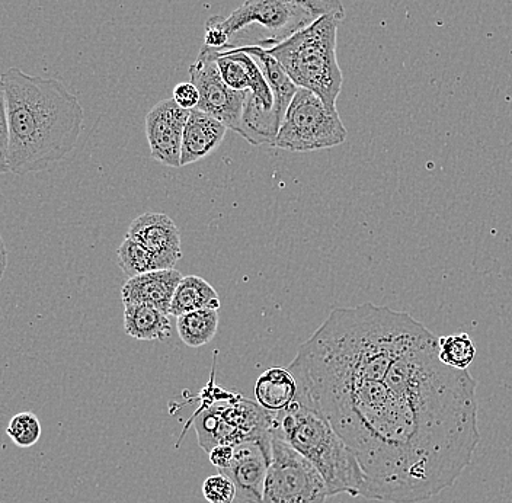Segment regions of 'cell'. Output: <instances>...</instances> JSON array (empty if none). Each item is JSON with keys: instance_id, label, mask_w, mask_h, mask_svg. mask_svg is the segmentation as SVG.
I'll use <instances>...</instances> for the list:
<instances>
[{"instance_id": "14", "label": "cell", "mask_w": 512, "mask_h": 503, "mask_svg": "<svg viewBox=\"0 0 512 503\" xmlns=\"http://www.w3.org/2000/svg\"><path fill=\"white\" fill-rule=\"evenodd\" d=\"M229 128L200 110H192L182 136V166L192 165L213 155L222 146Z\"/></svg>"}, {"instance_id": "21", "label": "cell", "mask_w": 512, "mask_h": 503, "mask_svg": "<svg viewBox=\"0 0 512 503\" xmlns=\"http://www.w3.org/2000/svg\"><path fill=\"white\" fill-rule=\"evenodd\" d=\"M117 256L118 265H120L121 271L127 278L137 277V275L160 269L152 253L147 251L140 243L134 242L128 237L118 248Z\"/></svg>"}, {"instance_id": "6", "label": "cell", "mask_w": 512, "mask_h": 503, "mask_svg": "<svg viewBox=\"0 0 512 503\" xmlns=\"http://www.w3.org/2000/svg\"><path fill=\"white\" fill-rule=\"evenodd\" d=\"M192 421L201 448L210 453L217 445H238L270 438L274 413L245 399L242 394H232L229 399L198 409L188 426Z\"/></svg>"}, {"instance_id": "22", "label": "cell", "mask_w": 512, "mask_h": 503, "mask_svg": "<svg viewBox=\"0 0 512 503\" xmlns=\"http://www.w3.org/2000/svg\"><path fill=\"white\" fill-rule=\"evenodd\" d=\"M6 434L18 447L30 448L40 441L41 424L32 412L18 413L9 422Z\"/></svg>"}, {"instance_id": "5", "label": "cell", "mask_w": 512, "mask_h": 503, "mask_svg": "<svg viewBox=\"0 0 512 503\" xmlns=\"http://www.w3.org/2000/svg\"><path fill=\"white\" fill-rule=\"evenodd\" d=\"M329 14H345L341 0H245L217 21L229 40L227 50L251 27H258L261 35L249 47L270 50Z\"/></svg>"}, {"instance_id": "15", "label": "cell", "mask_w": 512, "mask_h": 503, "mask_svg": "<svg viewBox=\"0 0 512 503\" xmlns=\"http://www.w3.org/2000/svg\"><path fill=\"white\" fill-rule=\"evenodd\" d=\"M299 387L288 368L271 367L259 376L255 384L256 403L270 413L286 410L296 402Z\"/></svg>"}, {"instance_id": "19", "label": "cell", "mask_w": 512, "mask_h": 503, "mask_svg": "<svg viewBox=\"0 0 512 503\" xmlns=\"http://www.w3.org/2000/svg\"><path fill=\"white\" fill-rule=\"evenodd\" d=\"M219 322V310H195L176 317V331L185 345L201 348L213 341Z\"/></svg>"}, {"instance_id": "18", "label": "cell", "mask_w": 512, "mask_h": 503, "mask_svg": "<svg viewBox=\"0 0 512 503\" xmlns=\"http://www.w3.org/2000/svg\"><path fill=\"white\" fill-rule=\"evenodd\" d=\"M240 50L246 51L252 59L258 63L259 69L264 73L265 79L270 83L272 92H274L275 107H277L278 115H280L281 123H283L284 115H286L288 105L297 92V86L293 80L288 78L286 70L277 62L274 56L268 53V50L261 47H238Z\"/></svg>"}, {"instance_id": "26", "label": "cell", "mask_w": 512, "mask_h": 503, "mask_svg": "<svg viewBox=\"0 0 512 503\" xmlns=\"http://www.w3.org/2000/svg\"><path fill=\"white\" fill-rule=\"evenodd\" d=\"M208 457H210L211 464L217 467L219 472H222L232 463L233 445H217L208 453Z\"/></svg>"}, {"instance_id": "24", "label": "cell", "mask_w": 512, "mask_h": 503, "mask_svg": "<svg viewBox=\"0 0 512 503\" xmlns=\"http://www.w3.org/2000/svg\"><path fill=\"white\" fill-rule=\"evenodd\" d=\"M11 172L9 168V128L6 115L5 91L0 79V175Z\"/></svg>"}, {"instance_id": "20", "label": "cell", "mask_w": 512, "mask_h": 503, "mask_svg": "<svg viewBox=\"0 0 512 503\" xmlns=\"http://www.w3.org/2000/svg\"><path fill=\"white\" fill-rule=\"evenodd\" d=\"M475 357L476 346L467 333L438 338V358L448 367L467 370Z\"/></svg>"}, {"instance_id": "12", "label": "cell", "mask_w": 512, "mask_h": 503, "mask_svg": "<svg viewBox=\"0 0 512 503\" xmlns=\"http://www.w3.org/2000/svg\"><path fill=\"white\" fill-rule=\"evenodd\" d=\"M127 237L152 253L160 269L175 268L182 259L181 233L168 214L144 213L136 217L128 227Z\"/></svg>"}, {"instance_id": "10", "label": "cell", "mask_w": 512, "mask_h": 503, "mask_svg": "<svg viewBox=\"0 0 512 503\" xmlns=\"http://www.w3.org/2000/svg\"><path fill=\"white\" fill-rule=\"evenodd\" d=\"M190 112L178 107L174 99L160 101L147 112L146 137L156 162L181 168L182 136Z\"/></svg>"}, {"instance_id": "9", "label": "cell", "mask_w": 512, "mask_h": 503, "mask_svg": "<svg viewBox=\"0 0 512 503\" xmlns=\"http://www.w3.org/2000/svg\"><path fill=\"white\" fill-rule=\"evenodd\" d=\"M190 76L200 92V102L195 110L206 112L229 130L238 133L248 92L229 88L220 76L216 60L203 50L190 67Z\"/></svg>"}, {"instance_id": "1", "label": "cell", "mask_w": 512, "mask_h": 503, "mask_svg": "<svg viewBox=\"0 0 512 503\" xmlns=\"http://www.w3.org/2000/svg\"><path fill=\"white\" fill-rule=\"evenodd\" d=\"M297 399L328 419L363 470V498L419 503L451 488L480 441L469 370L406 312L335 309L290 365Z\"/></svg>"}, {"instance_id": "27", "label": "cell", "mask_w": 512, "mask_h": 503, "mask_svg": "<svg viewBox=\"0 0 512 503\" xmlns=\"http://www.w3.org/2000/svg\"><path fill=\"white\" fill-rule=\"evenodd\" d=\"M6 268H8V252H6L5 243H3L2 236H0V281L5 275Z\"/></svg>"}, {"instance_id": "11", "label": "cell", "mask_w": 512, "mask_h": 503, "mask_svg": "<svg viewBox=\"0 0 512 503\" xmlns=\"http://www.w3.org/2000/svg\"><path fill=\"white\" fill-rule=\"evenodd\" d=\"M271 461V437L233 445L232 463L222 470L236 488L242 503H261L265 477Z\"/></svg>"}, {"instance_id": "8", "label": "cell", "mask_w": 512, "mask_h": 503, "mask_svg": "<svg viewBox=\"0 0 512 503\" xmlns=\"http://www.w3.org/2000/svg\"><path fill=\"white\" fill-rule=\"evenodd\" d=\"M328 498L325 480L316 467L271 434V461L261 503H325Z\"/></svg>"}, {"instance_id": "23", "label": "cell", "mask_w": 512, "mask_h": 503, "mask_svg": "<svg viewBox=\"0 0 512 503\" xmlns=\"http://www.w3.org/2000/svg\"><path fill=\"white\" fill-rule=\"evenodd\" d=\"M203 495L210 503H233L236 499V488L229 477L217 473L204 480Z\"/></svg>"}, {"instance_id": "13", "label": "cell", "mask_w": 512, "mask_h": 503, "mask_svg": "<svg viewBox=\"0 0 512 503\" xmlns=\"http://www.w3.org/2000/svg\"><path fill=\"white\" fill-rule=\"evenodd\" d=\"M181 280L182 274L175 268L156 269L147 274L137 275L128 278L124 283L121 288V299L123 304H147L169 315L176 287Z\"/></svg>"}, {"instance_id": "7", "label": "cell", "mask_w": 512, "mask_h": 503, "mask_svg": "<svg viewBox=\"0 0 512 503\" xmlns=\"http://www.w3.org/2000/svg\"><path fill=\"white\" fill-rule=\"evenodd\" d=\"M347 137V128L338 112L329 111L318 95L299 88L272 147L288 152H316L341 146Z\"/></svg>"}, {"instance_id": "25", "label": "cell", "mask_w": 512, "mask_h": 503, "mask_svg": "<svg viewBox=\"0 0 512 503\" xmlns=\"http://www.w3.org/2000/svg\"><path fill=\"white\" fill-rule=\"evenodd\" d=\"M172 99L182 110L192 111L198 107L200 92L192 82H182L176 85L172 92Z\"/></svg>"}, {"instance_id": "4", "label": "cell", "mask_w": 512, "mask_h": 503, "mask_svg": "<svg viewBox=\"0 0 512 503\" xmlns=\"http://www.w3.org/2000/svg\"><path fill=\"white\" fill-rule=\"evenodd\" d=\"M344 19L345 14L322 16L310 27L268 50L297 88L318 95L332 112H338L336 101L344 83L336 57L338 28Z\"/></svg>"}, {"instance_id": "17", "label": "cell", "mask_w": 512, "mask_h": 503, "mask_svg": "<svg viewBox=\"0 0 512 503\" xmlns=\"http://www.w3.org/2000/svg\"><path fill=\"white\" fill-rule=\"evenodd\" d=\"M219 309L220 297L213 285L198 275H188L176 287L169 315L179 317L195 310Z\"/></svg>"}, {"instance_id": "3", "label": "cell", "mask_w": 512, "mask_h": 503, "mask_svg": "<svg viewBox=\"0 0 512 503\" xmlns=\"http://www.w3.org/2000/svg\"><path fill=\"white\" fill-rule=\"evenodd\" d=\"M271 434L287 442L310 461L325 480L331 496L363 495L364 476L357 457L318 410L296 400L274 413Z\"/></svg>"}, {"instance_id": "2", "label": "cell", "mask_w": 512, "mask_h": 503, "mask_svg": "<svg viewBox=\"0 0 512 503\" xmlns=\"http://www.w3.org/2000/svg\"><path fill=\"white\" fill-rule=\"evenodd\" d=\"M9 128V168L28 175L53 168L73 152L85 112L63 82L22 72L2 75Z\"/></svg>"}, {"instance_id": "16", "label": "cell", "mask_w": 512, "mask_h": 503, "mask_svg": "<svg viewBox=\"0 0 512 503\" xmlns=\"http://www.w3.org/2000/svg\"><path fill=\"white\" fill-rule=\"evenodd\" d=\"M124 329L137 341H165L171 336L168 313L147 304H124Z\"/></svg>"}]
</instances>
